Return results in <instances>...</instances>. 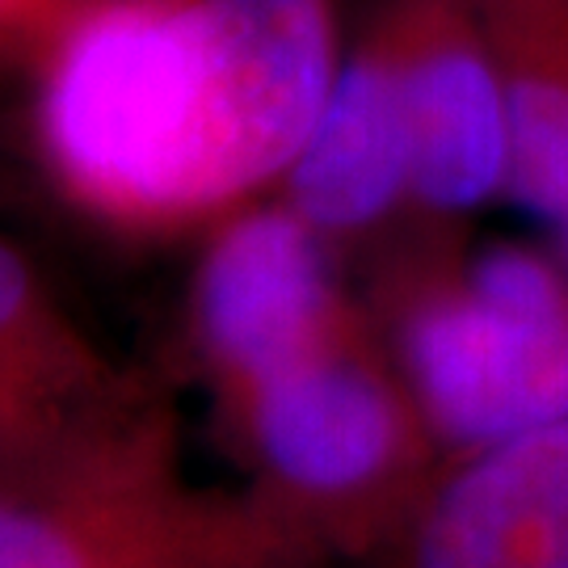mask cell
<instances>
[{
    "label": "cell",
    "instance_id": "obj_1",
    "mask_svg": "<svg viewBox=\"0 0 568 568\" xmlns=\"http://www.w3.org/2000/svg\"><path fill=\"white\" fill-rule=\"evenodd\" d=\"M337 0H77L34 51V143L60 190L131 232L278 190L345 60Z\"/></svg>",
    "mask_w": 568,
    "mask_h": 568
},
{
    "label": "cell",
    "instance_id": "obj_2",
    "mask_svg": "<svg viewBox=\"0 0 568 568\" xmlns=\"http://www.w3.org/2000/svg\"><path fill=\"white\" fill-rule=\"evenodd\" d=\"M379 312L434 438L471 450L568 422V265L556 248L426 236L387 265Z\"/></svg>",
    "mask_w": 568,
    "mask_h": 568
},
{
    "label": "cell",
    "instance_id": "obj_3",
    "mask_svg": "<svg viewBox=\"0 0 568 568\" xmlns=\"http://www.w3.org/2000/svg\"><path fill=\"white\" fill-rule=\"evenodd\" d=\"M161 447L156 413L0 236V485H63Z\"/></svg>",
    "mask_w": 568,
    "mask_h": 568
},
{
    "label": "cell",
    "instance_id": "obj_4",
    "mask_svg": "<svg viewBox=\"0 0 568 568\" xmlns=\"http://www.w3.org/2000/svg\"><path fill=\"white\" fill-rule=\"evenodd\" d=\"M265 471L307 506L363 509L408 480L434 438L366 321L236 392Z\"/></svg>",
    "mask_w": 568,
    "mask_h": 568
},
{
    "label": "cell",
    "instance_id": "obj_5",
    "mask_svg": "<svg viewBox=\"0 0 568 568\" xmlns=\"http://www.w3.org/2000/svg\"><path fill=\"white\" fill-rule=\"evenodd\" d=\"M408 122L413 211L434 224L509 203L514 122L501 72L464 0H384Z\"/></svg>",
    "mask_w": 568,
    "mask_h": 568
},
{
    "label": "cell",
    "instance_id": "obj_6",
    "mask_svg": "<svg viewBox=\"0 0 568 568\" xmlns=\"http://www.w3.org/2000/svg\"><path fill=\"white\" fill-rule=\"evenodd\" d=\"M354 321L363 316L342 295L333 241L295 206L257 199L220 220L194 278V333L232 396Z\"/></svg>",
    "mask_w": 568,
    "mask_h": 568
},
{
    "label": "cell",
    "instance_id": "obj_7",
    "mask_svg": "<svg viewBox=\"0 0 568 568\" xmlns=\"http://www.w3.org/2000/svg\"><path fill=\"white\" fill-rule=\"evenodd\" d=\"M396 568H568V422L459 450L405 514Z\"/></svg>",
    "mask_w": 568,
    "mask_h": 568
},
{
    "label": "cell",
    "instance_id": "obj_8",
    "mask_svg": "<svg viewBox=\"0 0 568 568\" xmlns=\"http://www.w3.org/2000/svg\"><path fill=\"white\" fill-rule=\"evenodd\" d=\"M278 199L333 244L371 236L400 211H413L400 72L379 9L345 47L333 93L278 185Z\"/></svg>",
    "mask_w": 568,
    "mask_h": 568
},
{
    "label": "cell",
    "instance_id": "obj_9",
    "mask_svg": "<svg viewBox=\"0 0 568 568\" xmlns=\"http://www.w3.org/2000/svg\"><path fill=\"white\" fill-rule=\"evenodd\" d=\"M156 459L63 485H0V568H203L215 539L148 488Z\"/></svg>",
    "mask_w": 568,
    "mask_h": 568
},
{
    "label": "cell",
    "instance_id": "obj_10",
    "mask_svg": "<svg viewBox=\"0 0 568 568\" xmlns=\"http://www.w3.org/2000/svg\"><path fill=\"white\" fill-rule=\"evenodd\" d=\"M501 72L514 122L509 203L568 265V0H464Z\"/></svg>",
    "mask_w": 568,
    "mask_h": 568
},
{
    "label": "cell",
    "instance_id": "obj_11",
    "mask_svg": "<svg viewBox=\"0 0 568 568\" xmlns=\"http://www.w3.org/2000/svg\"><path fill=\"white\" fill-rule=\"evenodd\" d=\"M77 0H0V51H39Z\"/></svg>",
    "mask_w": 568,
    "mask_h": 568
}]
</instances>
